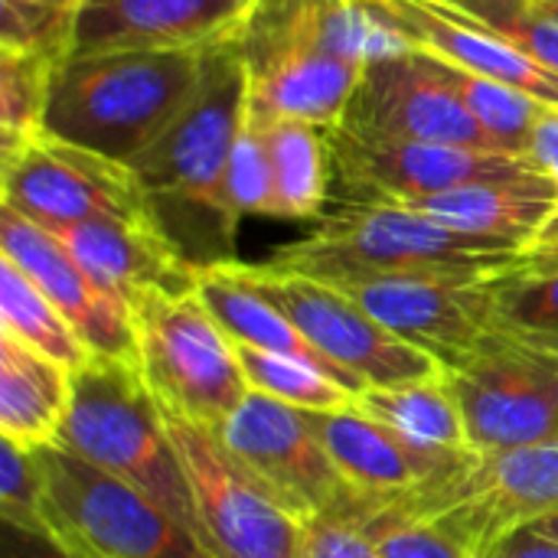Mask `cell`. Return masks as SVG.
<instances>
[{
    "label": "cell",
    "mask_w": 558,
    "mask_h": 558,
    "mask_svg": "<svg viewBox=\"0 0 558 558\" xmlns=\"http://www.w3.org/2000/svg\"><path fill=\"white\" fill-rule=\"evenodd\" d=\"M340 124L373 137L494 150L464 108L448 62L412 46L383 49L366 62Z\"/></svg>",
    "instance_id": "9a60e30c"
},
{
    "label": "cell",
    "mask_w": 558,
    "mask_h": 558,
    "mask_svg": "<svg viewBox=\"0 0 558 558\" xmlns=\"http://www.w3.org/2000/svg\"><path fill=\"white\" fill-rule=\"evenodd\" d=\"M487 558H558V543L543 536L536 526H523L507 536Z\"/></svg>",
    "instance_id": "f35d334b"
},
{
    "label": "cell",
    "mask_w": 558,
    "mask_h": 558,
    "mask_svg": "<svg viewBox=\"0 0 558 558\" xmlns=\"http://www.w3.org/2000/svg\"><path fill=\"white\" fill-rule=\"evenodd\" d=\"M333 190L343 203H418L425 196L458 190L477 180H497L536 170L530 157L428 144V141H399L356 134L343 124L327 131Z\"/></svg>",
    "instance_id": "5bb4252c"
},
{
    "label": "cell",
    "mask_w": 558,
    "mask_h": 558,
    "mask_svg": "<svg viewBox=\"0 0 558 558\" xmlns=\"http://www.w3.org/2000/svg\"><path fill=\"white\" fill-rule=\"evenodd\" d=\"M366 20L399 46L445 59L454 69L513 85L546 105H558V75L536 65L504 36L468 20L445 0H356Z\"/></svg>",
    "instance_id": "ac0fdd59"
},
{
    "label": "cell",
    "mask_w": 558,
    "mask_h": 558,
    "mask_svg": "<svg viewBox=\"0 0 558 558\" xmlns=\"http://www.w3.org/2000/svg\"><path fill=\"white\" fill-rule=\"evenodd\" d=\"M0 255L59 307L92 356L137 366L131 307L108 294L49 229L0 206Z\"/></svg>",
    "instance_id": "e0dca14e"
},
{
    "label": "cell",
    "mask_w": 558,
    "mask_h": 558,
    "mask_svg": "<svg viewBox=\"0 0 558 558\" xmlns=\"http://www.w3.org/2000/svg\"><path fill=\"white\" fill-rule=\"evenodd\" d=\"M235 268L258 294H265L278 311H284L288 320L363 392L399 389L445 373V366L435 356L389 333L340 288L304 275L275 271L265 262H235Z\"/></svg>",
    "instance_id": "9c48e42d"
},
{
    "label": "cell",
    "mask_w": 558,
    "mask_h": 558,
    "mask_svg": "<svg viewBox=\"0 0 558 558\" xmlns=\"http://www.w3.org/2000/svg\"><path fill=\"white\" fill-rule=\"evenodd\" d=\"M523 268H536V271H558V213L546 222V229L539 232V239L523 248Z\"/></svg>",
    "instance_id": "60d3db41"
},
{
    "label": "cell",
    "mask_w": 558,
    "mask_h": 558,
    "mask_svg": "<svg viewBox=\"0 0 558 558\" xmlns=\"http://www.w3.org/2000/svg\"><path fill=\"white\" fill-rule=\"evenodd\" d=\"M46 484V539L72 558H216L167 510L62 445L33 448Z\"/></svg>",
    "instance_id": "52a82bcc"
},
{
    "label": "cell",
    "mask_w": 558,
    "mask_h": 558,
    "mask_svg": "<svg viewBox=\"0 0 558 558\" xmlns=\"http://www.w3.org/2000/svg\"><path fill=\"white\" fill-rule=\"evenodd\" d=\"M350 517L363 523L383 558H468L435 523L412 520L369 497H360Z\"/></svg>",
    "instance_id": "836d02e7"
},
{
    "label": "cell",
    "mask_w": 558,
    "mask_h": 558,
    "mask_svg": "<svg viewBox=\"0 0 558 558\" xmlns=\"http://www.w3.org/2000/svg\"><path fill=\"white\" fill-rule=\"evenodd\" d=\"M530 160L536 163V170H543L549 180H556L558 186V105L543 108L536 131H533Z\"/></svg>",
    "instance_id": "74e56055"
},
{
    "label": "cell",
    "mask_w": 558,
    "mask_h": 558,
    "mask_svg": "<svg viewBox=\"0 0 558 558\" xmlns=\"http://www.w3.org/2000/svg\"><path fill=\"white\" fill-rule=\"evenodd\" d=\"M248 114L262 134L271 180H275V219H320L333 190L327 131L301 121L262 111L248 101Z\"/></svg>",
    "instance_id": "d4e9b609"
},
{
    "label": "cell",
    "mask_w": 558,
    "mask_h": 558,
    "mask_svg": "<svg viewBox=\"0 0 558 558\" xmlns=\"http://www.w3.org/2000/svg\"><path fill=\"white\" fill-rule=\"evenodd\" d=\"M160 422L183 464L193 507L216 558H298L301 523L222 448L216 432L160 405Z\"/></svg>",
    "instance_id": "8fae6325"
},
{
    "label": "cell",
    "mask_w": 558,
    "mask_h": 558,
    "mask_svg": "<svg viewBox=\"0 0 558 558\" xmlns=\"http://www.w3.org/2000/svg\"><path fill=\"white\" fill-rule=\"evenodd\" d=\"M543 3H546V7H549V10L558 16V0H543Z\"/></svg>",
    "instance_id": "ee69618b"
},
{
    "label": "cell",
    "mask_w": 558,
    "mask_h": 558,
    "mask_svg": "<svg viewBox=\"0 0 558 558\" xmlns=\"http://www.w3.org/2000/svg\"><path fill=\"white\" fill-rule=\"evenodd\" d=\"M72 43L75 10L36 0H0V46L65 59L72 52Z\"/></svg>",
    "instance_id": "d590c367"
},
{
    "label": "cell",
    "mask_w": 558,
    "mask_h": 558,
    "mask_svg": "<svg viewBox=\"0 0 558 558\" xmlns=\"http://www.w3.org/2000/svg\"><path fill=\"white\" fill-rule=\"evenodd\" d=\"M137 369L170 412L219 432L248 396L235 343L199 294H144L131 304Z\"/></svg>",
    "instance_id": "ba28073f"
},
{
    "label": "cell",
    "mask_w": 558,
    "mask_h": 558,
    "mask_svg": "<svg viewBox=\"0 0 558 558\" xmlns=\"http://www.w3.org/2000/svg\"><path fill=\"white\" fill-rule=\"evenodd\" d=\"M232 46L262 111L337 128L366 62L392 49L356 0H252Z\"/></svg>",
    "instance_id": "7a4b0ae2"
},
{
    "label": "cell",
    "mask_w": 558,
    "mask_h": 558,
    "mask_svg": "<svg viewBox=\"0 0 558 558\" xmlns=\"http://www.w3.org/2000/svg\"><path fill=\"white\" fill-rule=\"evenodd\" d=\"M494 330L558 356V271L517 265L494 281Z\"/></svg>",
    "instance_id": "83f0119b"
},
{
    "label": "cell",
    "mask_w": 558,
    "mask_h": 558,
    "mask_svg": "<svg viewBox=\"0 0 558 558\" xmlns=\"http://www.w3.org/2000/svg\"><path fill=\"white\" fill-rule=\"evenodd\" d=\"M72 402V373L0 333V438L20 448L56 445Z\"/></svg>",
    "instance_id": "cb8c5ba5"
},
{
    "label": "cell",
    "mask_w": 558,
    "mask_h": 558,
    "mask_svg": "<svg viewBox=\"0 0 558 558\" xmlns=\"http://www.w3.org/2000/svg\"><path fill=\"white\" fill-rule=\"evenodd\" d=\"M62 59L0 46V131L3 150L43 131L52 75Z\"/></svg>",
    "instance_id": "4dcf8cb0"
},
{
    "label": "cell",
    "mask_w": 558,
    "mask_h": 558,
    "mask_svg": "<svg viewBox=\"0 0 558 558\" xmlns=\"http://www.w3.org/2000/svg\"><path fill=\"white\" fill-rule=\"evenodd\" d=\"M209 49L69 52L52 75L43 131L114 163L141 157L193 98Z\"/></svg>",
    "instance_id": "3957f363"
},
{
    "label": "cell",
    "mask_w": 558,
    "mask_h": 558,
    "mask_svg": "<svg viewBox=\"0 0 558 558\" xmlns=\"http://www.w3.org/2000/svg\"><path fill=\"white\" fill-rule=\"evenodd\" d=\"M216 438L298 523L350 513L363 497L347 484L304 409L248 389Z\"/></svg>",
    "instance_id": "30bf717a"
},
{
    "label": "cell",
    "mask_w": 558,
    "mask_h": 558,
    "mask_svg": "<svg viewBox=\"0 0 558 558\" xmlns=\"http://www.w3.org/2000/svg\"><path fill=\"white\" fill-rule=\"evenodd\" d=\"M75 262L128 307L144 294H193L199 271L150 219H88L52 232Z\"/></svg>",
    "instance_id": "ffe728a7"
},
{
    "label": "cell",
    "mask_w": 558,
    "mask_h": 558,
    "mask_svg": "<svg viewBox=\"0 0 558 558\" xmlns=\"http://www.w3.org/2000/svg\"><path fill=\"white\" fill-rule=\"evenodd\" d=\"M376 504L435 523L468 558H487L507 536L558 510V441L471 451L432 484Z\"/></svg>",
    "instance_id": "8992f818"
},
{
    "label": "cell",
    "mask_w": 558,
    "mask_h": 558,
    "mask_svg": "<svg viewBox=\"0 0 558 558\" xmlns=\"http://www.w3.org/2000/svg\"><path fill=\"white\" fill-rule=\"evenodd\" d=\"M356 405L425 454L448 458L474 451L458 396L445 373L399 389H366Z\"/></svg>",
    "instance_id": "484cf974"
},
{
    "label": "cell",
    "mask_w": 558,
    "mask_h": 558,
    "mask_svg": "<svg viewBox=\"0 0 558 558\" xmlns=\"http://www.w3.org/2000/svg\"><path fill=\"white\" fill-rule=\"evenodd\" d=\"M474 451H513L558 441V356L490 330L445 373Z\"/></svg>",
    "instance_id": "7c38bea8"
},
{
    "label": "cell",
    "mask_w": 558,
    "mask_h": 558,
    "mask_svg": "<svg viewBox=\"0 0 558 558\" xmlns=\"http://www.w3.org/2000/svg\"><path fill=\"white\" fill-rule=\"evenodd\" d=\"M558 75V16L543 0H445Z\"/></svg>",
    "instance_id": "1f68e13d"
},
{
    "label": "cell",
    "mask_w": 558,
    "mask_h": 558,
    "mask_svg": "<svg viewBox=\"0 0 558 558\" xmlns=\"http://www.w3.org/2000/svg\"><path fill=\"white\" fill-rule=\"evenodd\" d=\"M46 484L33 448L0 441V517L3 526L46 539Z\"/></svg>",
    "instance_id": "e575fe53"
},
{
    "label": "cell",
    "mask_w": 558,
    "mask_h": 558,
    "mask_svg": "<svg viewBox=\"0 0 558 558\" xmlns=\"http://www.w3.org/2000/svg\"><path fill=\"white\" fill-rule=\"evenodd\" d=\"M196 294L206 304V311L213 314V320L222 327V333L235 343V347H252L262 353H278V356H291L301 363H311L314 369H320L324 376H330L333 383L347 386L356 399L363 396V389L340 373L291 320L284 311H278L265 294H258L235 268V262L226 265H213L199 271L196 281Z\"/></svg>",
    "instance_id": "603a6c76"
},
{
    "label": "cell",
    "mask_w": 558,
    "mask_h": 558,
    "mask_svg": "<svg viewBox=\"0 0 558 558\" xmlns=\"http://www.w3.org/2000/svg\"><path fill=\"white\" fill-rule=\"evenodd\" d=\"M36 3H49V7H62V10H78L82 0H36Z\"/></svg>",
    "instance_id": "7bdbcfd3"
},
{
    "label": "cell",
    "mask_w": 558,
    "mask_h": 558,
    "mask_svg": "<svg viewBox=\"0 0 558 558\" xmlns=\"http://www.w3.org/2000/svg\"><path fill=\"white\" fill-rule=\"evenodd\" d=\"M314 432L320 435L324 448L330 451L333 464L347 477V484L369 497V500H389L412 494L435 477L454 471L468 454H448L435 458L418 448H412L405 438H399L383 422L369 418L360 405L340 409V412H307Z\"/></svg>",
    "instance_id": "44dd1931"
},
{
    "label": "cell",
    "mask_w": 558,
    "mask_h": 558,
    "mask_svg": "<svg viewBox=\"0 0 558 558\" xmlns=\"http://www.w3.org/2000/svg\"><path fill=\"white\" fill-rule=\"evenodd\" d=\"M0 206L49 232L88 219H150L144 193L124 163L46 131L3 150Z\"/></svg>",
    "instance_id": "4fadbf2b"
},
{
    "label": "cell",
    "mask_w": 558,
    "mask_h": 558,
    "mask_svg": "<svg viewBox=\"0 0 558 558\" xmlns=\"http://www.w3.org/2000/svg\"><path fill=\"white\" fill-rule=\"evenodd\" d=\"M523 262V248L477 239L392 203H343L320 216L317 229L281 245L265 265L324 284L360 278H497Z\"/></svg>",
    "instance_id": "277c9868"
},
{
    "label": "cell",
    "mask_w": 558,
    "mask_h": 558,
    "mask_svg": "<svg viewBox=\"0 0 558 558\" xmlns=\"http://www.w3.org/2000/svg\"><path fill=\"white\" fill-rule=\"evenodd\" d=\"M0 333L20 340L39 356L78 373L92 353L59 307L10 262L0 255Z\"/></svg>",
    "instance_id": "4316f807"
},
{
    "label": "cell",
    "mask_w": 558,
    "mask_h": 558,
    "mask_svg": "<svg viewBox=\"0 0 558 558\" xmlns=\"http://www.w3.org/2000/svg\"><path fill=\"white\" fill-rule=\"evenodd\" d=\"M500 278V275H497ZM497 278H360L333 284L409 347L435 356L445 373L461 366L494 330Z\"/></svg>",
    "instance_id": "2e32d148"
},
{
    "label": "cell",
    "mask_w": 558,
    "mask_h": 558,
    "mask_svg": "<svg viewBox=\"0 0 558 558\" xmlns=\"http://www.w3.org/2000/svg\"><path fill=\"white\" fill-rule=\"evenodd\" d=\"M405 206L448 229L530 248L558 213V186L543 170H526L513 177L464 183L458 190H445Z\"/></svg>",
    "instance_id": "7402d4cb"
},
{
    "label": "cell",
    "mask_w": 558,
    "mask_h": 558,
    "mask_svg": "<svg viewBox=\"0 0 558 558\" xmlns=\"http://www.w3.org/2000/svg\"><path fill=\"white\" fill-rule=\"evenodd\" d=\"M543 536H549V539H556L558 543V510L556 513H549V517H543L539 523H533Z\"/></svg>",
    "instance_id": "b9f144b4"
},
{
    "label": "cell",
    "mask_w": 558,
    "mask_h": 558,
    "mask_svg": "<svg viewBox=\"0 0 558 558\" xmlns=\"http://www.w3.org/2000/svg\"><path fill=\"white\" fill-rule=\"evenodd\" d=\"M222 203L235 222L245 216H268L275 219V180H271V163L262 144V134L252 121L245 118V128L229 154L226 177H222Z\"/></svg>",
    "instance_id": "d6a6232c"
},
{
    "label": "cell",
    "mask_w": 558,
    "mask_h": 558,
    "mask_svg": "<svg viewBox=\"0 0 558 558\" xmlns=\"http://www.w3.org/2000/svg\"><path fill=\"white\" fill-rule=\"evenodd\" d=\"M235 353H239L248 389L262 396H271L304 412H340V409L356 405V396L347 386L333 383L311 363L278 356V353H262L252 347H235Z\"/></svg>",
    "instance_id": "f546056e"
},
{
    "label": "cell",
    "mask_w": 558,
    "mask_h": 558,
    "mask_svg": "<svg viewBox=\"0 0 558 558\" xmlns=\"http://www.w3.org/2000/svg\"><path fill=\"white\" fill-rule=\"evenodd\" d=\"M252 0H82L72 52L209 49L232 39Z\"/></svg>",
    "instance_id": "d6986e66"
},
{
    "label": "cell",
    "mask_w": 558,
    "mask_h": 558,
    "mask_svg": "<svg viewBox=\"0 0 558 558\" xmlns=\"http://www.w3.org/2000/svg\"><path fill=\"white\" fill-rule=\"evenodd\" d=\"M448 75H451L464 108L484 131L487 144L504 154L530 157L533 131H536V121H539L546 101H539L513 85H504V82H494V78H484V75H474V72H464L454 65H448Z\"/></svg>",
    "instance_id": "f1b7e54d"
},
{
    "label": "cell",
    "mask_w": 558,
    "mask_h": 558,
    "mask_svg": "<svg viewBox=\"0 0 558 558\" xmlns=\"http://www.w3.org/2000/svg\"><path fill=\"white\" fill-rule=\"evenodd\" d=\"M56 445L141 490L206 546L183 464L134 363L92 356L72 373V402Z\"/></svg>",
    "instance_id": "5b68a950"
},
{
    "label": "cell",
    "mask_w": 558,
    "mask_h": 558,
    "mask_svg": "<svg viewBox=\"0 0 558 558\" xmlns=\"http://www.w3.org/2000/svg\"><path fill=\"white\" fill-rule=\"evenodd\" d=\"M248 118V75L232 39L209 46L203 78L173 124L128 163L150 222L196 268L235 258L239 222L222 203L229 154Z\"/></svg>",
    "instance_id": "6da1fadb"
},
{
    "label": "cell",
    "mask_w": 558,
    "mask_h": 558,
    "mask_svg": "<svg viewBox=\"0 0 558 558\" xmlns=\"http://www.w3.org/2000/svg\"><path fill=\"white\" fill-rule=\"evenodd\" d=\"M298 558H383L363 523L350 513L301 523Z\"/></svg>",
    "instance_id": "8d00e7d4"
},
{
    "label": "cell",
    "mask_w": 558,
    "mask_h": 558,
    "mask_svg": "<svg viewBox=\"0 0 558 558\" xmlns=\"http://www.w3.org/2000/svg\"><path fill=\"white\" fill-rule=\"evenodd\" d=\"M0 558H72L69 553H62L56 543L33 536V533H20L13 526H3V549Z\"/></svg>",
    "instance_id": "ab89813d"
}]
</instances>
